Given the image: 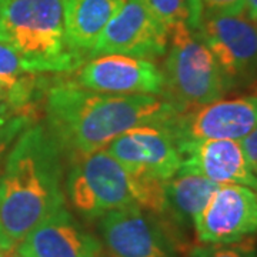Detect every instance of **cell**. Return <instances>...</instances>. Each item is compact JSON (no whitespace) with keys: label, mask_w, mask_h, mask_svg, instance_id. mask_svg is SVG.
<instances>
[{"label":"cell","mask_w":257,"mask_h":257,"mask_svg":"<svg viewBox=\"0 0 257 257\" xmlns=\"http://www.w3.org/2000/svg\"><path fill=\"white\" fill-rule=\"evenodd\" d=\"M99 257H100V256H99ZM103 257H104V256H103ZM109 257H113V256H109Z\"/></svg>","instance_id":"f1b7e54d"},{"label":"cell","mask_w":257,"mask_h":257,"mask_svg":"<svg viewBox=\"0 0 257 257\" xmlns=\"http://www.w3.org/2000/svg\"><path fill=\"white\" fill-rule=\"evenodd\" d=\"M26 123H28V120L25 117H18L0 127V163L6 155V152L9 150L12 142L23 132V128L26 127Z\"/></svg>","instance_id":"ffe728a7"},{"label":"cell","mask_w":257,"mask_h":257,"mask_svg":"<svg viewBox=\"0 0 257 257\" xmlns=\"http://www.w3.org/2000/svg\"><path fill=\"white\" fill-rule=\"evenodd\" d=\"M190 257H257V248L253 239L231 244H203L193 248Z\"/></svg>","instance_id":"d6986e66"},{"label":"cell","mask_w":257,"mask_h":257,"mask_svg":"<svg viewBox=\"0 0 257 257\" xmlns=\"http://www.w3.org/2000/svg\"><path fill=\"white\" fill-rule=\"evenodd\" d=\"M203 10L213 13H240L246 10V0H200Z\"/></svg>","instance_id":"44dd1931"},{"label":"cell","mask_w":257,"mask_h":257,"mask_svg":"<svg viewBox=\"0 0 257 257\" xmlns=\"http://www.w3.org/2000/svg\"><path fill=\"white\" fill-rule=\"evenodd\" d=\"M18 253L23 257H99L101 244L63 206L29 231Z\"/></svg>","instance_id":"4fadbf2b"},{"label":"cell","mask_w":257,"mask_h":257,"mask_svg":"<svg viewBox=\"0 0 257 257\" xmlns=\"http://www.w3.org/2000/svg\"><path fill=\"white\" fill-rule=\"evenodd\" d=\"M147 8L166 28L186 26L197 30L203 16L200 0H145Z\"/></svg>","instance_id":"ac0fdd59"},{"label":"cell","mask_w":257,"mask_h":257,"mask_svg":"<svg viewBox=\"0 0 257 257\" xmlns=\"http://www.w3.org/2000/svg\"><path fill=\"white\" fill-rule=\"evenodd\" d=\"M2 253H3V250H0V256H2Z\"/></svg>","instance_id":"4316f807"},{"label":"cell","mask_w":257,"mask_h":257,"mask_svg":"<svg viewBox=\"0 0 257 257\" xmlns=\"http://www.w3.org/2000/svg\"><path fill=\"white\" fill-rule=\"evenodd\" d=\"M220 184L211 182L200 173L180 169L165 182L166 214L180 227L193 226L196 216L209 203Z\"/></svg>","instance_id":"2e32d148"},{"label":"cell","mask_w":257,"mask_h":257,"mask_svg":"<svg viewBox=\"0 0 257 257\" xmlns=\"http://www.w3.org/2000/svg\"><path fill=\"white\" fill-rule=\"evenodd\" d=\"M5 32L30 72H72L84 63L66 45L63 0H9Z\"/></svg>","instance_id":"277c9868"},{"label":"cell","mask_w":257,"mask_h":257,"mask_svg":"<svg viewBox=\"0 0 257 257\" xmlns=\"http://www.w3.org/2000/svg\"><path fill=\"white\" fill-rule=\"evenodd\" d=\"M76 84L93 92L110 94L165 93L163 70L152 60L124 55L92 57L76 74Z\"/></svg>","instance_id":"7c38bea8"},{"label":"cell","mask_w":257,"mask_h":257,"mask_svg":"<svg viewBox=\"0 0 257 257\" xmlns=\"http://www.w3.org/2000/svg\"><path fill=\"white\" fill-rule=\"evenodd\" d=\"M62 147L42 124L23 128L0 177V226L12 246L64 206Z\"/></svg>","instance_id":"7a4b0ae2"},{"label":"cell","mask_w":257,"mask_h":257,"mask_svg":"<svg viewBox=\"0 0 257 257\" xmlns=\"http://www.w3.org/2000/svg\"><path fill=\"white\" fill-rule=\"evenodd\" d=\"M179 113L162 96L99 93L76 83L53 86L46 99L47 128L74 157L106 149L132 128L166 124Z\"/></svg>","instance_id":"6da1fadb"},{"label":"cell","mask_w":257,"mask_h":257,"mask_svg":"<svg viewBox=\"0 0 257 257\" xmlns=\"http://www.w3.org/2000/svg\"><path fill=\"white\" fill-rule=\"evenodd\" d=\"M176 145L199 140H241L257 127V94L219 99L166 123Z\"/></svg>","instance_id":"52a82bcc"},{"label":"cell","mask_w":257,"mask_h":257,"mask_svg":"<svg viewBox=\"0 0 257 257\" xmlns=\"http://www.w3.org/2000/svg\"><path fill=\"white\" fill-rule=\"evenodd\" d=\"M66 189L74 209L89 219L130 206L163 217L167 209L165 182L130 173L106 149L74 157Z\"/></svg>","instance_id":"3957f363"},{"label":"cell","mask_w":257,"mask_h":257,"mask_svg":"<svg viewBox=\"0 0 257 257\" xmlns=\"http://www.w3.org/2000/svg\"><path fill=\"white\" fill-rule=\"evenodd\" d=\"M0 257H2V256H0Z\"/></svg>","instance_id":"f546056e"},{"label":"cell","mask_w":257,"mask_h":257,"mask_svg":"<svg viewBox=\"0 0 257 257\" xmlns=\"http://www.w3.org/2000/svg\"><path fill=\"white\" fill-rule=\"evenodd\" d=\"M176 146L182 156L180 169L200 173L217 184H241L257 192V176L239 140H199Z\"/></svg>","instance_id":"5bb4252c"},{"label":"cell","mask_w":257,"mask_h":257,"mask_svg":"<svg viewBox=\"0 0 257 257\" xmlns=\"http://www.w3.org/2000/svg\"><path fill=\"white\" fill-rule=\"evenodd\" d=\"M39 74L30 72L26 62L9 42H0V86L13 106L26 104L39 84Z\"/></svg>","instance_id":"e0dca14e"},{"label":"cell","mask_w":257,"mask_h":257,"mask_svg":"<svg viewBox=\"0 0 257 257\" xmlns=\"http://www.w3.org/2000/svg\"><path fill=\"white\" fill-rule=\"evenodd\" d=\"M163 76V97L180 113L219 100L229 92L219 63L200 33L186 26L169 30Z\"/></svg>","instance_id":"5b68a950"},{"label":"cell","mask_w":257,"mask_h":257,"mask_svg":"<svg viewBox=\"0 0 257 257\" xmlns=\"http://www.w3.org/2000/svg\"><path fill=\"white\" fill-rule=\"evenodd\" d=\"M106 150L130 173L159 182H167L182 167V156L166 124L132 128L114 139Z\"/></svg>","instance_id":"8fae6325"},{"label":"cell","mask_w":257,"mask_h":257,"mask_svg":"<svg viewBox=\"0 0 257 257\" xmlns=\"http://www.w3.org/2000/svg\"><path fill=\"white\" fill-rule=\"evenodd\" d=\"M120 3L121 0H63L64 37L69 50L83 60L90 56Z\"/></svg>","instance_id":"9a60e30c"},{"label":"cell","mask_w":257,"mask_h":257,"mask_svg":"<svg viewBox=\"0 0 257 257\" xmlns=\"http://www.w3.org/2000/svg\"><path fill=\"white\" fill-rule=\"evenodd\" d=\"M12 247H13V246H12L9 241H8V239L5 237L3 230H2V226H0V250L6 251V250H10Z\"/></svg>","instance_id":"cb8c5ba5"},{"label":"cell","mask_w":257,"mask_h":257,"mask_svg":"<svg viewBox=\"0 0 257 257\" xmlns=\"http://www.w3.org/2000/svg\"><path fill=\"white\" fill-rule=\"evenodd\" d=\"M202 244H231L257 236V192L220 184L193 221Z\"/></svg>","instance_id":"9c48e42d"},{"label":"cell","mask_w":257,"mask_h":257,"mask_svg":"<svg viewBox=\"0 0 257 257\" xmlns=\"http://www.w3.org/2000/svg\"><path fill=\"white\" fill-rule=\"evenodd\" d=\"M197 32L217 60L229 90L257 82V20L246 10L240 13L203 10Z\"/></svg>","instance_id":"8992f818"},{"label":"cell","mask_w":257,"mask_h":257,"mask_svg":"<svg viewBox=\"0 0 257 257\" xmlns=\"http://www.w3.org/2000/svg\"><path fill=\"white\" fill-rule=\"evenodd\" d=\"M99 231L113 257H176L175 241L156 214L138 206L107 211Z\"/></svg>","instance_id":"30bf717a"},{"label":"cell","mask_w":257,"mask_h":257,"mask_svg":"<svg viewBox=\"0 0 257 257\" xmlns=\"http://www.w3.org/2000/svg\"><path fill=\"white\" fill-rule=\"evenodd\" d=\"M240 145L243 147L244 156L247 159L251 172L257 176V127L253 132H250L246 138L241 139Z\"/></svg>","instance_id":"7402d4cb"},{"label":"cell","mask_w":257,"mask_h":257,"mask_svg":"<svg viewBox=\"0 0 257 257\" xmlns=\"http://www.w3.org/2000/svg\"><path fill=\"white\" fill-rule=\"evenodd\" d=\"M167 45L169 29L157 20L145 0H121L89 57L124 55L153 60L166 55Z\"/></svg>","instance_id":"ba28073f"},{"label":"cell","mask_w":257,"mask_h":257,"mask_svg":"<svg viewBox=\"0 0 257 257\" xmlns=\"http://www.w3.org/2000/svg\"><path fill=\"white\" fill-rule=\"evenodd\" d=\"M9 0H0V42H8L6 32H5V13Z\"/></svg>","instance_id":"603a6c76"},{"label":"cell","mask_w":257,"mask_h":257,"mask_svg":"<svg viewBox=\"0 0 257 257\" xmlns=\"http://www.w3.org/2000/svg\"><path fill=\"white\" fill-rule=\"evenodd\" d=\"M5 99V90L2 89V86H0V100H3Z\"/></svg>","instance_id":"d4e9b609"},{"label":"cell","mask_w":257,"mask_h":257,"mask_svg":"<svg viewBox=\"0 0 257 257\" xmlns=\"http://www.w3.org/2000/svg\"><path fill=\"white\" fill-rule=\"evenodd\" d=\"M18 257H23V256H20V254H18Z\"/></svg>","instance_id":"83f0119b"},{"label":"cell","mask_w":257,"mask_h":257,"mask_svg":"<svg viewBox=\"0 0 257 257\" xmlns=\"http://www.w3.org/2000/svg\"><path fill=\"white\" fill-rule=\"evenodd\" d=\"M5 124H6V120H5V117H2V116H0V127H2V126H5Z\"/></svg>","instance_id":"484cf974"}]
</instances>
